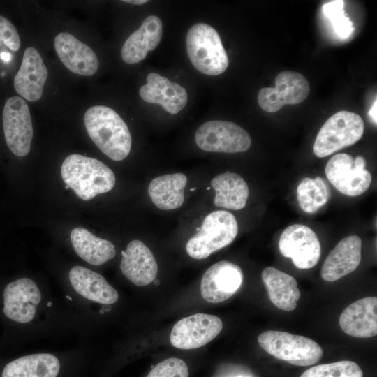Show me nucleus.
Wrapping results in <instances>:
<instances>
[{"label": "nucleus", "mask_w": 377, "mask_h": 377, "mask_svg": "<svg viewBox=\"0 0 377 377\" xmlns=\"http://www.w3.org/2000/svg\"><path fill=\"white\" fill-rule=\"evenodd\" d=\"M84 122L90 138L108 158L119 161L128 156L131 135L127 124L113 109L94 105L85 112Z\"/></svg>", "instance_id": "nucleus-1"}, {"label": "nucleus", "mask_w": 377, "mask_h": 377, "mask_svg": "<svg viewBox=\"0 0 377 377\" xmlns=\"http://www.w3.org/2000/svg\"><path fill=\"white\" fill-rule=\"evenodd\" d=\"M61 174L66 185L85 201L111 191L116 182L113 171L103 162L78 154L64 159Z\"/></svg>", "instance_id": "nucleus-2"}, {"label": "nucleus", "mask_w": 377, "mask_h": 377, "mask_svg": "<svg viewBox=\"0 0 377 377\" xmlns=\"http://www.w3.org/2000/svg\"><path fill=\"white\" fill-rule=\"evenodd\" d=\"M186 50L193 66L207 75L223 73L228 57L215 29L205 23L193 25L186 38Z\"/></svg>", "instance_id": "nucleus-3"}, {"label": "nucleus", "mask_w": 377, "mask_h": 377, "mask_svg": "<svg viewBox=\"0 0 377 377\" xmlns=\"http://www.w3.org/2000/svg\"><path fill=\"white\" fill-rule=\"evenodd\" d=\"M197 230L186 250L189 256L200 260L230 244L237 235L238 224L232 213L217 210L209 214Z\"/></svg>", "instance_id": "nucleus-4"}, {"label": "nucleus", "mask_w": 377, "mask_h": 377, "mask_svg": "<svg viewBox=\"0 0 377 377\" xmlns=\"http://www.w3.org/2000/svg\"><path fill=\"white\" fill-rule=\"evenodd\" d=\"M260 347L274 357L295 366H309L323 355L322 348L313 340L286 332L268 330L258 338Z\"/></svg>", "instance_id": "nucleus-5"}, {"label": "nucleus", "mask_w": 377, "mask_h": 377, "mask_svg": "<svg viewBox=\"0 0 377 377\" xmlns=\"http://www.w3.org/2000/svg\"><path fill=\"white\" fill-rule=\"evenodd\" d=\"M364 124L356 113L339 111L331 116L320 128L313 145V152L323 158L350 146L362 136Z\"/></svg>", "instance_id": "nucleus-6"}, {"label": "nucleus", "mask_w": 377, "mask_h": 377, "mask_svg": "<svg viewBox=\"0 0 377 377\" xmlns=\"http://www.w3.org/2000/svg\"><path fill=\"white\" fill-rule=\"evenodd\" d=\"M195 140L200 149L210 152H244L251 145V137L244 128L222 120L209 121L200 126Z\"/></svg>", "instance_id": "nucleus-7"}, {"label": "nucleus", "mask_w": 377, "mask_h": 377, "mask_svg": "<svg viewBox=\"0 0 377 377\" xmlns=\"http://www.w3.org/2000/svg\"><path fill=\"white\" fill-rule=\"evenodd\" d=\"M365 165V160L361 156L353 159L348 154H338L328 161L325 172L330 182L339 192L357 196L364 193L371 182V175Z\"/></svg>", "instance_id": "nucleus-8"}, {"label": "nucleus", "mask_w": 377, "mask_h": 377, "mask_svg": "<svg viewBox=\"0 0 377 377\" xmlns=\"http://www.w3.org/2000/svg\"><path fill=\"white\" fill-rule=\"evenodd\" d=\"M6 144L18 157L27 156L31 149L34 131L31 112L25 100L20 96L7 99L2 114Z\"/></svg>", "instance_id": "nucleus-9"}, {"label": "nucleus", "mask_w": 377, "mask_h": 377, "mask_svg": "<svg viewBox=\"0 0 377 377\" xmlns=\"http://www.w3.org/2000/svg\"><path fill=\"white\" fill-rule=\"evenodd\" d=\"M222 328V321L218 316L195 313L175 324L170 333V343L179 349H195L210 342Z\"/></svg>", "instance_id": "nucleus-10"}, {"label": "nucleus", "mask_w": 377, "mask_h": 377, "mask_svg": "<svg viewBox=\"0 0 377 377\" xmlns=\"http://www.w3.org/2000/svg\"><path fill=\"white\" fill-rule=\"evenodd\" d=\"M309 91V82L302 74L283 71L276 75L274 87H264L260 90L258 102L265 111L274 112L285 105L302 103Z\"/></svg>", "instance_id": "nucleus-11"}, {"label": "nucleus", "mask_w": 377, "mask_h": 377, "mask_svg": "<svg viewBox=\"0 0 377 377\" xmlns=\"http://www.w3.org/2000/svg\"><path fill=\"white\" fill-rule=\"evenodd\" d=\"M279 249L281 253L290 258L299 269L313 267L320 256V245L314 231L302 224L287 227L280 236Z\"/></svg>", "instance_id": "nucleus-12"}, {"label": "nucleus", "mask_w": 377, "mask_h": 377, "mask_svg": "<svg viewBox=\"0 0 377 377\" xmlns=\"http://www.w3.org/2000/svg\"><path fill=\"white\" fill-rule=\"evenodd\" d=\"M243 273L236 264L221 260L209 267L200 283V293L210 303L222 302L232 297L240 288Z\"/></svg>", "instance_id": "nucleus-13"}, {"label": "nucleus", "mask_w": 377, "mask_h": 377, "mask_svg": "<svg viewBox=\"0 0 377 377\" xmlns=\"http://www.w3.org/2000/svg\"><path fill=\"white\" fill-rule=\"evenodd\" d=\"M41 293L30 279L21 278L9 283L3 290V313L9 319L27 323L34 317Z\"/></svg>", "instance_id": "nucleus-14"}, {"label": "nucleus", "mask_w": 377, "mask_h": 377, "mask_svg": "<svg viewBox=\"0 0 377 377\" xmlns=\"http://www.w3.org/2000/svg\"><path fill=\"white\" fill-rule=\"evenodd\" d=\"M47 77V68L38 51L34 47H27L14 77L15 91L26 101H37L42 97Z\"/></svg>", "instance_id": "nucleus-15"}, {"label": "nucleus", "mask_w": 377, "mask_h": 377, "mask_svg": "<svg viewBox=\"0 0 377 377\" xmlns=\"http://www.w3.org/2000/svg\"><path fill=\"white\" fill-rule=\"evenodd\" d=\"M54 48L62 64L71 72L91 76L98 71L99 61L95 52L72 34L59 33L54 38Z\"/></svg>", "instance_id": "nucleus-16"}, {"label": "nucleus", "mask_w": 377, "mask_h": 377, "mask_svg": "<svg viewBox=\"0 0 377 377\" xmlns=\"http://www.w3.org/2000/svg\"><path fill=\"white\" fill-rule=\"evenodd\" d=\"M120 269L133 283L144 286L157 276L158 265L151 250L140 240L134 239L121 251Z\"/></svg>", "instance_id": "nucleus-17"}, {"label": "nucleus", "mask_w": 377, "mask_h": 377, "mask_svg": "<svg viewBox=\"0 0 377 377\" xmlns=\"http://www.w3.org/2000/svg\"><path fill=\"white\" fill-rule=\"evenodd\" d=\"M147 82L139 90L143 101L158 104L172 114H177L186 106L188 94L182 86L156 73H150Z\"/></svg>", "instance_id": "nucleus-18"}, {"label": "nucleus", "mask_w": 377, "mask_h": 377, "mask_svg": "<svg viewBox=\"0 0 377 377\" xmlns=\"http://www.w3.org/2000/svg\"><path fill=\"white\" fill-rule=\"evenodd\" d=\"M362 258V239L350 235L341 239L326 258L321 277L333 282L351 273L359 266Z\"/></svg>", "instance_id": "nucleus-19"}, {"label": "nucleus", "mask_w": 377, "mask_h": 377, "mask_svg": "<svg viewBox=\"0 0 377 377\" xmlns=\"http://www.w3.org/2000/svg\"><path fill=\"white\" fill-rule=\"evenodd\" d=\"M339 325L347 334L369 338L377 334V297L362 298L348 306L339 318Z\"/></svg>", "instance_id": "nucleus-20"}, {"label": "nucleus", "mask_w": 377, "mask_h": 377, "mask_svg": "<svg viewBox=\"0 0 377 377\" xmlns=\"http://www.w3.org/2000/svg\"><path fill=\"white\" fill-rule=\"evenodd\" d=\"M163 25L156 15L146 17L140 27L133 32L125 41L121 50V59L128 64L142 61L149 51L154 50L161 42Z\"/></svg>", "instance_id": "nucleus-21"}, {"label": "nucleus", "mask_w": 377, "mask_h": 377, "mask_svg": "<svg viewBox=\"0 0 377 377\" xmlns=\"http://www.w3.org/2000/svg\"><path fill=\"white\" fill-rule=\"evenodd\" d=\"M70 282L79 295L101 304L115 303L119 295L100 274L82 266H75L69 272Z\"/></svg>", "instance_id": "nucleus-22"}, {"label": "nucleus", "mask_w": 377, "mask_h": 377, "mask_svg": "<svg viewBox=\"0 0 377 377\" xmlns=\"http://www.w3.org/2000/svg\"><path fill=\"white\" fill-rule=\"evenodd\" d=\"M262 279L270 301L277 308L285 311L296 308L300 291L294 277L275 267H267L262 272Z\"/></svg>", "instance_id": "nucleus-23"}, {"label": "nucleus", "mask_w": 377, "mask_h": 377, "mask_svg": "<svg viewBox=\"0 0 377 377\" xmlns=\"http://www.w3.org/2000/svg\"><path fill=\"white\" fill-rule=\"evenodd\" d=\"M187 177L181 172L158 176L148 186L153 203L163 210L179 208L184 201V188Z\"/></svg>", "instance_id": "nucleus-24"}, {"label": "nucleus", "mask_w": 377, "mask_h": 377, "mask_svg": "<svg viewBox=\"0 0 377 377\" xmlns=\"http://www.w3.org/2000/svg\"><path fill=\"white\" fill-rule=\"evenodd\" d=\"M70 239L75 253L92 265H101L116 255L111 242L95 236L84 228L73 229Z\"/></svg>", "instance_id": "nucleus-25"}, {"label": "nucleus", "mask_w": 377, "mask_h": 377, "mask_svg": "<svg viewBox=\"0 0 377 377\" xmlns=\"http://www.w3.org/2000/svg\"><path fill=\"white\" fill-rule=\"evenodd\" d=\"M215 191L214 203L216 207L239 210L246 203L249 190L246 182L238 174L226 172L211 182Z\"/></svg>", "instance_id": "nucleus-26"}, {"label": "nucleus", "mask_w": 377, "mask_h": 377, "mask_svg": "<svg viewBox=\"0 0 377 377\" xmlns=\"http://www.w3.org/2000/svg\"><path fill=\"white\" fill-rule=\"evenodd\" d=\"M59 369V362L54 355L33 354L7 364L1 377H57Z\"/></svg>", "instance_id": "nucleus-27"}, {"label": "nucleus", "mask_w": 377, "mask_h": 377, "mask_svg": "<svg viewBox=\"0 0 377 377\" xmlns=\"http://www.w3.org/2000/svg\"><path fill=\"white\" fill-rule=\"evenodd\" d=\"M359 365L352 361L319 364L306 370L300 377H362Z\"/></svg>", "instance_id": "nucleus-28"}, {"label": "nucleus", "mask_w": 377, "mask_h": 377, "mask_svg": "<svg viewBox=\"0 0 377 377\" xmlns=\"http://www.w3.org/2000/svg\"><path fill=\"white\" fill-rule=\"evenodd\" d=\"M342 0L331 1L323 6V13L332 24L336 34L341 38H348L354 31V26L343 11Z\"/></svg>", "instance_id": "nucleus-29"}, {"label": "nucleus", "mask_w": 377, "mask_h": 377, "mask_svg": "<svg viewBox=\"0 0 377 377\" xmlns=\"http://www.w3.org/2000/svg\"><path fill=\"white\" fill-rule=\"evenodd\" d=\"M147 377H188V369L182 360L170 357L159 362Z\"/></svg>", "instance_id": "nucleus-30"}, {"label": "nucleus", "mask_w": 377, "mask_h": 377, "mask_svg": "<svg viewBox=\"0 0 377 377\" xmlns=\"http://www.w3.org/2000/svg\"><path fill=\"white\" fill-rule=\"evenodd\" d=\"M297 197L299 205L304 212L312 214L318 210L316 205V190L313 179H303L297 188Z\"/></svg>", "instance_id": "nucleus-31"}, {"label": "nucleus", "mask_w": 377, "mask_h": 377, "mask_svg": "<svg viewBox=\"0 0 377 377\" xmlns=\"http://www.w3.org/2000/svg\"><path fill=\"white\" fill-rule=\"evenodd\" d=\"M0 41L13 52L20 47V38L16 28L2 15H0Z\"/></svg>", "instance_id": "nucleus-32"}, {"label": "nucleus", "mask_w": 377, "mask_h": 377, "mask_svg": "<svg viewBox=\"0 0 377 377\" xmlns=\"http://www.w3.org/2000/svg\"><path fill=\"white\" fill-rule=\"evenodd\" d=\"M313 181L316 190V205L319 209L327 202L330 195V190L328 184L322 177H316L313 179Z\"/></svg>", "instance_id": "nucleus-33"}, {"label": "nucleus", "mask_w": 377, "mask_h": 377, "mask_svg": "<svg viewBox=\"0 0 377 377\" xmlns=\"http://www.w3.org/2000/svg\"><path fill=\"white\" fill-rule=\"evenodd\" d=\"M377 101L376 99L374 102L372 107L371 108L370 110L369 111L368 114L370 117L372 122L376 125L377 123Z\"/></svg>", "instance_id": "nucleus-34"}, {"label": "nucleus", "mask_w": 377, "mask_h": 377, "mask_svg": "<svg viewBox=\"0 0 377 377\" xmlns=\"http://www.w3.org/2000/svg\"><path fill=\"white\" fill-rule=\"evenodd\" d=\"M123 1L133 5H142L148 2L147 0H124Z\"/></svg>", "instance_id": "nucleus-35"}, {"label": "nucleus", "mask_w": 377, "mask_h": 377, "mask_svg": "<svg viewBox=\"0 0 377 377\" xmlns=\"http://www.w3.org/2000/svg\"><path fill=\"white\" fill-rule=\"evenodd\" d=\"M48 305H49V306H50V305H51V303H50V302H49V303H48Z\"/></svg>", "instance_id": "nucleus-36"}, {"label": "nucleus", "mask_w": 377, "mask_h": 377, "mask_svg": "<svg viewBox=\"0 0 377 377\" xmlns=\"http://www.w3.org/2000/svg\"><path fill=\"white\" fill-rule=\"evenodd\" d=\"M237 377H245V376H237Z\"/></svg>", "instance_id": "nucleus-37"}, {"label": "nucleus", "mask_w": 377, "mask_h": 377, "mask_svg": "<svg viewBox=\"0 0 377 377\" xmlns=\"http://www.w3.org/2000/svg\"><path fill=\"white\" fill-rule=\"evenodd\" d=\"M0 43H1V41H0Z\"/></svg>", "instance_id": "nucleus-38"}]
</instances>
